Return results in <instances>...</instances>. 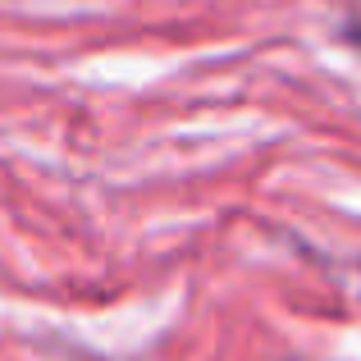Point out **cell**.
<instances>
[{
  "instance_id": "1",
  "label": "cell",
  "mask_w": 361,
  "mask_h": 361,
  "mask_svg": "<svg viewBox=\"0 0 361 361\" xmlns=\"http://www.w3.org/2000/svg\"><path fill=\"white\" fill-rule=\"evenodd\" d=\"M353 37H357V42H361V27H357V32H353Z\"/></svg>"
}]
</instances>
